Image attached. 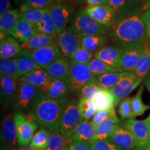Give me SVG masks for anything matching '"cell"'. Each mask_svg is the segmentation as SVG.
Returning <instances> with one entry per match:
<instances>
[{"label": "cell", "mask_w": 150, "mask_h": 150, "mask_svg": "<svg viewBox=\"0 0 150 150\" xmlns=\"http://www.w3.org/2000/svg\"><path fill=\"white\" fill-rule=\"evenodd\" d=\"M111 27L110 37L120 47L146 42L143 14L138 13L121 17Z\"/></svg>", "instance_id": "1"}, {"label": "cell", "mask_w": 150, "mask_h": 150, "mask_svg": "<svg viewBox=\"0 0 150 150\" xmlns=\"http://www.w3.org/2000/svg\"><path fill=\"white\" fill-rule=\"evenodd\" d=\"M67 104V97L50 99L40 91L38 94L30 113L35 122L51 132H59L62 115Z\"/></svg>", "instance_id": "2"}, {"label": "cell", "mask_w": 150, "mask_h": 150, "mask_svg": "<svg viewBox=\"0 0 150 150\" xmlns=\"http://www.w3.org/2000/svg\"><path fill=\"white\" fill-rule=\"evenodd\" d=\"M70 27L81 38L90 35H104L107 28L97 23L84 11H79L71 20Z\"/></svg>", "instance_id": "3"}, {"label": "cell", "mask_w": 150, "mask_h": 150, "mask_svg": "<svg viewBox=\"0 0 150 150\" xmlns=\"http://www.w3.org/2000/svg\"><path fill=\"white\" fill-rule=\"evenodd\" d=\"M97 82V77L94 76L87 65L70 61V78L68 81L70 93H78L85 86Z\"/></svg>", "instance_id": "4"}, {"label": "cell", "mask_w": 150, "mask_h": 150, "mask_svg": "<svg viewBox=\"0 0 150 150\" xmlns=\"http://www.w3.org/2000/svg\"><path fill=\"white\" fill-rule=\"evenodd\" d=\"M122 127L130 131L134 136L136 145L134 149L150 148V122L146 120L127 119L122 122Z\"/></svg>", "instance_id": "5"}, {"label": "cell", "mask_w": 150, "mask_h": 150, "mask_svg": "<svg viewBox=\"0 0 150 150\" xmlns=\"http://www.w3.org/2000/svg\"><path fill=\"white\" fill-rule=\"evenodd\" d=\"M19 56L30 58L39 67L45 70L55 61L64 57L56 43L36 50H23Z\"/></svg>", "instance_id": "6"}, {"label": "cell", "mask_w": 150, "mask_h": 150, "mask_svg": "<svg viewBox=\"0 0 150 150\" xmlns=\"http://www.w3.org/2000/svg\"><path fill=\"white\" fill-rule=\"evenodd\" d=\"M83 120L79 109V101L72 99L65 106L60 124L59 133L65 137H71L76 125Z\"/></svg>", "instance_id": "7"}, {"label": "cell", "mask_w": 150, "mask_h": 150, "mask_svg": "<svg viewBox=\"0 0 150 150\" xmlns=\"http://www.w3.org/2000/svg\"><path fill=\"white\" fill-rule=\"evenodd\" d=\"M14 119L18 134V145L20 147H27L35 134L38 124L29 120L27 115L22 112H17L14 115Z\"/></svg>", "instance_id": "8"}, {"label": "cell", "mask_w": 150, "mask_h": 150, "mask_svg": "<svg viewBox=\"0 0 150 150\" xmlns=\"http://www.w3.org/2000/svg\"><path fill=\"white\" fill-rule=\"evenodd\" d=\"M143 81L137 76L134 72H125L117 85L110 91L115 98V107L123 99L127 97L129 94L140 86Z\"/></svg>", "instance_id": "9"}, {"label": "cell", "mask_w": 150, "mask_h": 150, "mask_svg": "<svg viewBox=\"0 0 150 150\" xmlns=\"http://www.w3.org/2000/svg\"><path fill=\"white\" fill-rule=\"evenodd\" d=\"M39 92L40 90L31 84L20 81L18 94L14 104V107L17 112H24L31 109Z\"/></svg>", "instance_id": "10"}, {"label": "cell", "mask_w": 150, "mask_h": 150, "mask_svg": "<svg viewBox=\"0 0 150 150\" xmlns=\"http://www.w3.org/2000/svg\"><path fill=\"white\" fill-rule=\"evenodd\" d=\"M81 38L73 31L72 28L67 27L63 32L58 35L56 45L63 56L72 59L75 52L81 46Z\"/></svg>", "instance_id": "11"}, {"label": "cell", "mask_w": 150, "mask_h": 150, "mask_svg": "<svg viewBox=\"0 0 150 150\" xmlns=\"http://www.w3.org/2000/svg\"><path fill=\"white\" fill-rule=\"evenodd\" d=\"M84 11L97 23L105 27H111L118 19L116 11L109 4L88 6Z\"/></svg>", "instance_id": "12"}, {"label": "cell", "mask_w": 150, "mask_h": 150, "mask_svg": "<svg viewBox=\"0 0 150 150\" xmlns=\"http://www.w3.org/2000/svg\"><path fill=\"white\" fill-rule=\"evenodd\" d=\"M51 16L55 24L57 35L63 32L67 28L73 8L67 4H56L50 8Z\"/></svg>", "instance_id": "13"}, {"label": "cell", "mask_w": 150, "mask_h": 150, "mask_svg": "<svg viewBox=\"0 0 150 150\" xmlns=\"http://www.w3.org/2000/svg\"><path fill=\"white\" fill-rule=\"evenodd\" d=\"M144 44H133L122 47L123 54L121 69L125 72H134L138 60L144 51Z\"/></svg>", "instance_id": "14"}, {"label": "cell", "mask_w": 150, "mask_h": 150, "mask_svg": "<svg viewBox=\"0 0 150 150\" xmlns=\"http://www.w3.org/2000/svg\"><path fill=\"white\" fill-rule=\"evenodd\" d=\"M123 49L120 47L105 46L95 53V58L104 61L115 69H121Z\"/></svg>", "instance_id": "15"}, {"label": "cell", "mask_w": 150, "mask_h": 150, "mask_svg": "<svg viewBox=\"0 0 150 150\" xmlns=\"http://www.w3.org/2000/svg\"><path fill=\"white\" fill-rule=\"evenodd\" d=\"M17 79L1 75L0 76V91L1 102L3 106H8L16 102L18 94Z\"/></svg>", "instance_id": "16"}, {"label": "cell", "mask_w": 150, "mask_h": 150, "mask_svg": "<svg viewBox=\"0 0 150 150\" xmlns=\"http://www.w3.org/2000/svg\"><path fill=\"white\" fill-rule=\"evenodd\" d=\"M108 140L125 150H134L136 147V141L131 133L120 125L116 127Z\"/></svg>", "instance_id": "17"}, {"label": "cell", "mask_w": 150, "mask_h": 150, "mask_svg": "<svg viewBox=\"0 0 150 150\" xmlns=\"http://www.w3.org/2000/svg\"><path fill=\"white\" fill-rule=\"evenodd\" d=\"M108 4L120 18L140 13L142 9H144L138 0H108Z\"/></svg>", "instance_id": "18"}, {"label": "cell", "mask_w": 150, "mask_h": 150, "mask_svg": "<svg viewBox=\"0 0 150 150\" xmlns=\"http://www.w3.org/2000/svg\"><path fill=\"white\" fill-rule=\"evenodd\" d=\"M50 99H59L66 97L70 93L68 82L61 79H51L47 85L40 91Z\"/></svg>", "instance_id": "19"}, {"label": "cell", "mask_w": 150, "mask_h": 150, "mask_svg": "<svg viewBox=\"0 0 150 150\" xmlns=\"http://www.w3.org/2000/svg\"><path fill=\"white\" fill-rule=\"evenodd\" d=\"M1 139L6 144L14 147L18 143V134L14 115L8 113L4 117L1 122Z\"/></svg>", "instance_id": "20"}, {"label": "cell", "mask_w": 150, "mask_h": 150, "mask_svg": "<svg viewBox=\"0 0 150 150\" xmlns=\"http://www.w3.org/2000/svg\"><path fill=\"white\" fill-rule=\"evenodd\" d=\"M22 13L17 9H11L0 16V31L1 40L11 35L13 31L21 19Z\"/></svg>", "instance_id": "21"}, {"label": "cell", "mask_w": 150, "mask_h": 150, "mask_svg": "<svg viewBox=\"0 0 150 150\" xmlns=\"http://www.w3.org/2000/svg\"><path fill=\"white\" fill-rule=\"evenodd\" d=\"M95 135H96L95 127L92 125L91 122L83 120L76 125L71 137L72 140L91 144L95 139Z\"/></svg>", "instance_id": "22"}, {"label": "cell", "mask_w": 150, "mask_h": 150, "mask_svg": "<svg viewBox=\"0 0 150 150\" xmlns=\"http://www.w3.org/2000/svg\"><path fill=\"white\" fill-rule=\"evenodd\" d=\"M52 79H61L69 81L70 72V61L65 58L58 60L45 69Z\"/></svg>", "instance_id": "23"}, {"label": "cell", "mask_w": 150, "mask_h": 150, "mask_svg": "<svg viewBox=\"0 0 150 150\" xmlns=\"http://www.w3.org/2000/svg\"><path fill=\"white\" fill-rule=\"evenodd\" d=\"M23 51L21 45L13 37L7 36L0 43V58L1 60L16 58Z\"/></svg>", "instance_id": "24"}, {"label": "cell", "mask_w": 150, "mask_h": 150, "mask_svg": "<svg viewBox=\"0 0 150 150\" xmlns=\"http://www.w3.org/2000/svg\"><path fill=\"white\" fill-rule=\"evenodd\" d=\"M51 79L52 78L50 77L47 71L45 69L40 67L24 75L19 80L27 82L40 91L45 86L47 85Z\"/></svg>", "instance_id": "25"}, {"label": "cell", "mask_w": 150, "mask_h": 150, "mask_svg": "<svg viewBox=\"0 0 150 150\" xmlns=\"http://www.w3.org/2000/svg\"><path fill=\"white\" fill-rule=\"evenodd\" d=\"M38 33L39 32L37 26L28 23L20 19L11 35L16 38L18 42L23 43L29 40Z\"/></svg>", "instance_id": "26"}, {"label": "cell", "mask_w": 150, "mask_h": 150, "mask_svg": "<svg viewBox=\"0 0 150 150\" xmlns=\"http://www.w3.org/2000/svg\"><path fill=\"white\" fill-rule=\"evenodd\" d=\"M56 41L52 38L42 33H38L29 40L21 43L23 50H36L55 44Z\"/></svg>", "instance_id": "27"}, {"label": "cell", "mask_w": 150, "mask_h": 150, "mask_svg": "<svg viewBox=\"0 0 150 150\" xmlns=\"http://www.w3.org/2000/svg\"><path fill=\"white\" fill-rule=\"evenodd\" d=\"M120 124V120L118 119L117 115L110 117L99 124L98 126L95 127L96 135L94 140H107L108 137L111 135Z\"/></svg>", "instance_id": "28"}, {"label": "cell", "mask_w": 150, "mask_h": 150, "mask_svg": "<svg viewBox=\"0 0 150 150\" xmlns=\"http://www.w3.org/2000/svg\"><path fill=\"white\" fill-rule=\"evenodd\" d=\"M93 101L96 106L97 111L115 108L113 95L111 92L107 90L101 89L94 97Z\"/></svg>", "instance_id": "29"}, {"label": "cell", "mask_w": 150, "mask_h": 150, "mask_svg": "<svg viewBox=\"0 0 150 150\" xmlns=\"http://www.w3.org/2000/svg\"><path fill=\"white\" fill-rule=\"evenodd\" d=\"M150 70V47L147 43L144 45V51L135 67L134 72L137 76L145 80Z\"/></svg>", "instance_id": "30"}, {"label": "cell", "mask_w": 150, "mask_h": 150, "mask_svg": "<svg viewBox=\"0 0 150 150\" xmlns=\"http://www.w3.org/2000/svg\"><path fill=\"white\" fill-rule=\"evenodd\" d=\"M108 40L104 35H95L81 38V45L86 50L95 54L107 44Z\"/></svg>", "instance_id": "31"}, {"label": "cell", "mask_w": 150, "mask_h": 150, "mask_svg": "<svg viewBox=\"0 0 150 150\" xmlns=\"http://www.w3.org/2000/svg\"><path fill=\"white\" fill-rule=\"evenodd\" d=\"M37 28L39 33L48 35L54 38L56 41L57 40L58 35L56 33V26L51 16L50 8L46 9L44 16L37 25Z\"/></svg>", "instance_id": "32"}, {"label": "cell", "mask_w": 150, "mask_h": 150, "mask_svg": "<svg viewBox=\"0 0 150 150\" xmlns=\"http://www.w3.org/2000/svg\"><path fill=\"white\" fill-rule=\"evenodd\" d=\"M50 131L45 127H41L33 136L29 147L34 150H45L50 140Z\"/></svg>", "instance_id": "33"}, {"label": "cell", "mask_w": 150, "mask_h": 150, "mask_svg": "<svg viewBox=\"0 0 150 150\" xmlns=\"http://www.w3.org/2000/svg\"><path fill=\"white\" fill-rule=\"evenodd\" d=\"M125 72H108L97 76V83L101 88L111 91L112 88L117 85V83L123 76Z\"/></svg>", "instance_id": "34"}, {"label": "cell", "mask_w": 150, "mask_h": 150, "mask_svg": "<svg viewBox=\"0 0 150 150\" xmlns=\"http://www.w3.org/2000/svg\"><path fill=\"white\" fill-rule=\"evenodd\" d=\"M72 141V137H65L59 132H51L45 150H66Z\"/></svg>", "instance_id": "35"}, {"label": "cell", "mask_w": 150, "mask_h": 150, "mask_svg": "<svg viewBox=\"0 0 150 150\" xmlns=\"http://www.w3.org/2000/svg\"><path fill=\"white\" fill-rule=\"evenodd\" d=\"M144 91V87L140 86L136 95L131 98V108H132L133 118L143 115L147 110L150 109V106L144 104L142 101V93Z\"/></svg>", "instance_id": "36"}, {"label": "cell", "mask_w": 150, "mask_h": 150, "mask_svg": "<svg viewBox=\"0 0 150 150\" xmlns=\"http://www.w3.org/2000/svg\"><path fill=\"white\" fill-rule=\"evenodd\" d=\"M57 0H25L22 3L20 12L24 13L31 10H45L52 8Z\"/></svg>", "instance_id": "37"}, {"label": "cell", "mask_w": 150, "mask_h": 150, "mask_svg": "<svg viewBox=\"0 0 150 150\" xmlns=\"http://www.w3.org/2000/svg\"><path fill=\"white\" fill-rule=\"evenodd\" d=\"M90 70L94 74V76H100V75L106 74L108 72H122V69H115L113 67H110V65L106 64L104 61H101L96 58H94L92 61L87 65ZM125 72V71H124Z\"/></svg>", "instance_id": "38"}, {"label": "cell", "mask_w": 150, "mask_h": 150, "mask_svg": "<svg viewBox=\"0 0 150 150\" xmlns=\"http://www.w3.org/2000/svg\"><path fill=\"white\" fill-rule=\"evenodd\" d=\"M0 73L1 75L8 76L15 79H20L16 58L10 59H3L0 61Z\"/></svg>", "instance_id": "39"}, {"label": "cell", "mask_w": 150, "mask_h": 150, "mask_svg": "<svg viewBox=\"0 0 150 150\" xmlns=\"http://www.w3.org/2000/svg\"><path fill=\"white\" fill-rule=\"evenodd\" d=\"M18 72L20 77L32 71L40 68L32 59L27 56H18L16 57Z\"/></svg>", "instance_id": "40"}, {"label": "cell", "mask_w": 150, "mask_h": 150, "mask_svg": "<svg viewBox=\"0 0 150 150\" xmlns=\"http://www.w3.org/2000/svg\"><path fill=\"white\" fill-rule=\"evenodd\" d=\"M79 109L84 120H88L93 118L97 112L96 106L93 101L85 99H80L79 100Z\"/></svg>", "instance_id": "41"}, {"label": "cell", "mask_w": 150, "mask_h": 150, "mask_svg": "<svg viewBox=\"0 0 150 150\" xmlns=\"http://www.w3.org/2000/svg\"><path fill=\"white\" fill-rule=\"evenodd\" d=\"M95 58V54L86 50L85 48L81 45L77 51L75 52L71 61L79 64L87 65Z\"/></svg>", "instance_id": "42"}, {"label": "cell", "mask_w": 150, "mask_h": 150, "mask_svg": "<svg viewBox=\"0 0 150 150\" xmlns=\"http://www.w3.org/2000/svg\"><path fill=\"white\" fill-rule=\"evenodd\" d=\"M45 10H31L22 13L21 19L28 23L37 26L44 16Z\"/></svg>", "instance_id": "43"}, {"label": "cell", "mask_w": 150, "mask_h": 150, "mask_svg": "<svg viewBox=\"0 0 150 150\" xmlns=\"http://www.w3.org/2000/svg\"><path fill=\"white\" fill-rule=\"evenodd\" d=\"M101 89L102 88L98 85L97 82V83H91L82 88L78 92V93L80 99H85L93 101L94 97Z\"/></svg>", "instance_id": "44"}, {"label": "cell", "mask_w": 150, "mask_h": 150, "mask_svg": "<svg viewBox=\"0 0 150 150\" xmlns=\"http://www.w3.org/2000/svg\"><path fill=\"white\" fill-rule=\"evenodd\" d=\"M118 113L122 119H133L132 108H131V97H126L120 102Z\"/></svg>", "instance_id": "45"}, {"label": "cell", "mask_w": 150, "mask_h": 150, "mask_svg": "<svg viewBox=\"0 0 150 150\" xmlns=\"http://www.w3.org/2000/svg\"><path fill=\"white\" fill-rule=\"evenodd\" d=\"M115 108H112L110 110H100L97 111L95 115L92 118L91 122L94 127H96L98 126L99 124H101L103 122L109 119V118L116 116L115 113Z\"/></svg>", "instance_id": "46"}, {"label": "cell", "mask_w": 150, "mask_h": 150, "mask_svg": "<svg viewBox=\"0 0 150 150\" xmlns=\"http://www.w3.org/2000/svg\"><path fill=\"white\" fill-rule=\"evenodd\" d=\"M91 150H125L112 143L110 140H94L91 144Z\"/></svg>", "instance_id": "47"}, {"label": "cell", "mask_w": 150, "mask_h": 150, "mask_svg": "<svg viewBox=\"0 0 150 150\" xmlns=\"http://www.w3.org/2000/svg\"><path fill=\"white\" fill-rule=\"evenodd\" d=\"M66 150H91V145L87 142L72 140L67 147Z\"/></svg>", "instance_id": "48"}, {"label": "cell", "mask_w": 150, "mask_h": 150, "mask_svg": "<svg viewBox=\"0 0 150 150\" xmlns=\"http://www.w3.org/2000/svg\"><path fill=\"white\" fill-rule=\"evenodd\" d=\"M145 24L146 31V43L150 47V11L146 10L143 13Z\"/></svg>", "instance_id": "49"}, {"label": "cell", "mask_w": 150, "mask_h": 150, "mask_svg": "<svg viewBox=\"0 0 150 150\" xmlns=\"http://www.w3.org/2000/svg\"><path fill=\"white\" fill-rule=\"evenodd\" d=\"M10 10H11L10 0H0V15H3Z\"/></svg>", "instance_id": "50"}, {"label": "cell", "mask_w": 150, "mask_h": 150, "mask_svg": "<svg viewBox=\"0 0 150 150\" xmlns=\"http://www.w3.org/2000/svg\"><path fill=\"white\" fill-rule=\"evenodd\" d=\"M88 6L108 4V0H85Z\"/></svg>", "instance_id": "51"}, {"label": "cell", "mask_w": 150, "mask_h": 150, "mask_svg": "<svg viewBox=\"0 0 150 150\" xmlns=\"http://www.w3.org/2000/svg\"><path fill=\"white\" fill-rule=\"evenodd\" d=\"M144 83H145V85L146 87H147L148 91L150 92V70L149 73H148L147 77H146L145 79L144 80Z\"/></svg>", "instance_id": "52"}, {"label": "cell", "mask_w": 150, "mask_h": 150, "mask_svg": "<svg viewBox=\"0 0 150 150\" xmlns=\"http://www.w3.org/2000/svg\"><path fill=\"white\" fill-rule=\"evenodd\" d=\"M138 1H139V2L142 5H143V8L145 9V5L147 4L149 2V1H150V0H138Z\"/></svg>", "instance_id": "53"}, {"label": "cell", "mask_w": 150, "mask_h": 150, "mask_svg": "<svg viewBox=\"0 0 150 150\" xmlns=\"http://www.w3.org/2000/svg\"><path fill=\"white\" fill-rule=\"evenodd\" d=\"M16 150H34L33 149H31L30 147H20L19 149H17Z\"/></svg>", "instance_id": "54"}, {"label": "cell", "mask_w": 150, "mask_h": 150, "mask_svg": "<svg viewBox=\"0 0 150 150\" xmlns=\"http://www.w3.org/2000/svg\"><path fill=\"white\" fill-rule=\"evenodd\" d=\"M145 10H149L150 11V1L148 2L145 6Z\"/></svg>", "instance_id": "55"}, {"label": "cell", "mask_w": 150, "mask_h": 150, "mask_svg": "<svg viewBox=\"0 0 150 150\" xmlns=\"http://www.w3.org/2000/svg\"><path fill=\"white\" fill-rule=\"evenodd\" d=\"M1 150H8V149L6 147V146H5L4 145H1Z\"/></svg>", "instance_id": "56"}, {"label": "cell", "mask_w": 150, "mask_h": 150, "mask_svg": "<svg viewBox=\"0 0 150 150\" xmlns=\"http://www.w3.org/2000/svg\"><path fill=\"white\" fill-rule=\"evenodd\" d=\"M75 1H76V2L79 3V4H83L85 0H75Z\"/></svg>", "instance_id": "57"}, {"label": "cell", "mask_w": 150, "mask_h": 150, "mask_svg": "<svg viewBox=\"0 0 150 150\" xmlns=\"http://www.w3.org/2000/svg\"><path fill=\"white\" fill-rule=\"evenodd\" d=\"M146 120L149 122H150V115H149V117H148L147 118V119H146Z\"/></svg>", "instance_id": "58"}, {"label": "cell", "mask_w": 150, "mask_h": 150, "mask_svg": "<svg viewBox=\"0 0 150 150\" xmlns=\"http://www.w3.org/2000/svg\"><path fill=\"white\" fill-rule=\"evenodd\" d=\"M59 1H70L72 0H59Z\"/></svg>", "instance_id": "59"}, {"label": "cell", "mask_w": 150, "mask_h": 150, "mask_svg": "<svg viewBox=\"0 0 150 150\" xmlns=\"http://www.w3.org/2000/svg\"><path fill=\"white\" fill-rule=\"evenodd\" d=\"M134 150H150V148H149V149H134Z\"/></svg>", "instance_id": "60"}, {"label": "cell", "mask_w": 150, "mask_h": 150, "mask_svg": "<svg viewBox=\"0 0 150 150\" xmlns=\"http://www.w3.org/2000/svg\"><path fill=\"white\" fill-rule=\"evenodd\" d=\"M24 1H25V0H20V1H21V2H22V3H23Z\"/></svg>", "instance_id": "61"}, {"label": "cell", "mask_w": 150, "mask_h": 150, "mask_svg": "<svg viewBox=\"0 0 150 150\" xmlns=\"http://www.w3.org/2000/svg\"><path fill=\"white\" fill-rule=\"evenodd\" d=\"M16 1H20V0H16Z\"/></svg>", "instance_id": "62"}]
</instances>
